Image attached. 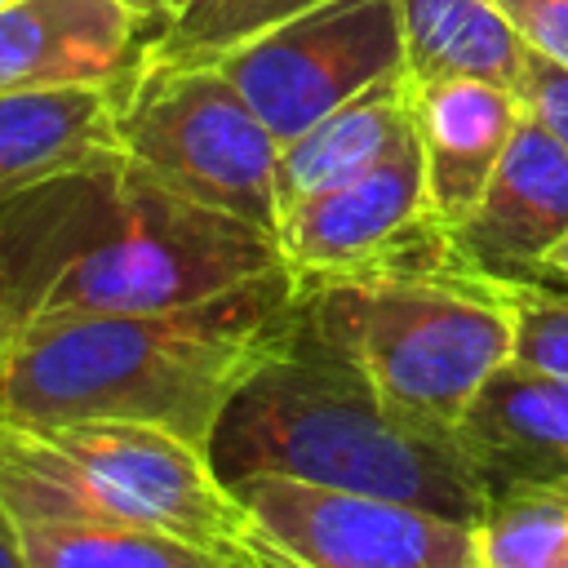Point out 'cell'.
I'll list each match as a JSON object with an SVG mask.
<instances>
[{"mask_svg": "<svg viewBox=\"0 0 568 568\" xmlns=\"http://www.w3.org/2000/svg\"><path fill=\"white\" fill-rule=\"evenodd\" d=\"M0 568H27L22 546H18V532H13V519L4 515V506H0Z\"/></svg>", "mask_w": 568, "mask_h": 568, "instance_id": "obj_24", "label": "cell"}, {"mask_svg": "<svg viewBox=\"0 0 568 568\" xmlns=\"http://www.w3.org/2000/svg\"><path fill=\"white\" fill-rule=\"evenodd\" d=\"M151 44V22L124 0H9L0 4V89L124 93Z\"/></svg>", "mask_w": 568, "mask_h": 568, "instance_id": "obj_12", "label": "cell"}, {"mask_svg": "<svg viewBox=\"0 0 568 568\" xmlns=\"http://www.w3.org/2000/svg\"><path fill=\"white\" fill-rule=\"evenodd\" d=\"M399 22L413 80L488 75L515 84L528 49L497 0H399Z\"/></svg>", "mask_w": 568, "mask_h": 568, "instance_id": "obj_17", "label": "cell"}, {"mask_svg": "<svg viewBox=\"0 0 568 568\" xmlns=\"http://www.w3.org/2000/svg\"><path fill=\"white\" fill-rule=\"evenodd\" d=\"M209 453L226 484L275 470L306 484L399 497L466 524H479L488 506L457 435L399 417L337 346L306 328L302 302L293 342L244 382Z\"/></svg>", "mask_w": 568, "mask_h": 568, "instance_id": "obj_3", "label": "cell"}, {"mask_svg": "<svg viewBox=\"0 0 568 568\" xmlns=\"http://www.w3.org/2000/svg\"><path fill=\"white\" fill-rule=\"evenodd\" d=\"M497 9L528 49L568 67V0H497Z\"/></svg>", "mask_w": 568, "mask_h": 568, "instance_id": "obj_22", "label": "cell"}, {"mask_svg": "<svg viewBox=\"0 0 568 568\" xmlns=\"http://www.w3.org/2000/svg\"><path fill=\"white\" fill-rule=\"evenodd\" d=\"M22 430L124 519L169 532L231 568H248L257 524L204 444L138 422H53Z\"/></svg>", "mask_w": 568, "mask_h": 568, "instance_id": "obj_6", "label": "cell"}, {"mask_svg": "<svg viewBox=\"0 0 568 568\" xmlns=\"http://www.w3.org/2000/svg\"><path fill=\"white\" fill-rule=\"evenodd\" d=\"M0 506L27 568H231L111 510L31 430L0 417Z\"/></svg>", "mask_w": 568, "mask_h": 568, "instance_id": "obj_10", "label": "cell"}, {"mask_svg": "<svg viewBox=\"0 0 568 568\" xmlns=\"http://www.w3.org/2000/svg\"><path fill=\"white\" fill-rule=\"evenodd\" d=\"M413 129V75L404 67L280 146V213L297 200H311L368 173L399 142H408Z\"/></svg>", "mask_w": 568, "mask_h": 568, "instance_id": "obj_15", "label": "cell"}, {"mask_svg": "<svg viewBox=\"0 0 568 568\" xmlns=\"http://www.w3.org/2000/svg\"><path fill=\"white\" fill-rule=\"evenodd\" d=\"M550 284H568V240L555 248V257H550Z\"/></svg>", "mask_w": 568, "mask_h": 568, "instance_id": "obj_26", "label": "cell"}, {"mask_svg": "<svg viewBox=\"0 0 568 568\" xmlns=\"http://www.w3.org/2000/svg\"><path fill=\"white\" fill-rule=\"evenodd\" d=\"M120 151L169 191L280 226V142L217 62H146L115 106Z\"/></svg>", "mask_w": 568, "mask_h": 568, "instance_id": "obj_5", "label": "cell"}, {"mask_svg": "<svg viewBox=\"0 0 568 568\" xmlns=\"http://www.w3.org/2000/svg\"><path fill=\"white\" fill-rule=\"evenodd\" d=\"M524 106L510 84L488 75L413 80V124L426 164V200L444 231H453L497 173Z\"/></svg>", "mask_w": 568, "mask_h": 568, "instance_id": "obj_14", "label": "cell"}, {"mask_svg": "<svg viewBox=\"0 0 568 568\" xmlns=\"http://www.w3.org/2000/svg\"><path fill=\"white\" fill-rule=\"evenodd\" d=\"M448 240L457 262L488 284H550V257L568 240V146L524 115L479 204Z\"/></svg>", "mask_w": 568, "mask_h": 568, "instance_id": "obj_11", "label": "cell"}, {"mask_svg": "<svg viewBox=\"0 0 568 568\" xmlns=\"http://www.w3.org/2000/svg\"><path fill=\"white\" fill-rule=\"evenodd\" d=\"M248 568H302V564H293L288 555H280L262 532H253V555H248Z\"/></svg>", "mask_w": 568, "mask_h": 568, "instance_id": "obj_25", "label": "cell"}, {"mask_svg": "<svg viewBox=\"0 0 568 568\" xmlns=\"http://www.w3.org/2000/svg\"><path fill=\"white\" fill-rule=\"evenodd\" d=\"M124 4H133V9H138L146 22H151V31L160 36V31L173 22V13H178L186 0H124Z\"/></svg>", "mask_w": 568, "mask_h": 568, "instance_id": "obj_23", "label": "cell"}, {"mask_svg": "<svg viewBox=\"0 0 568 568\" xmlns=\"http://www.w3.org/2000/svg\"><path fill=\"white\" fill-rule=\"evenodd\" d=\"M306 328L337 346L413 426L457 435L479 386L510 359L501 284L466 266H386L297 280Z\"/></svg>", "mask_w": 568, "mask_h": 568, "instance_id": "obj_4", "label": "cell"}, {"mask_svg": "<svg viewBox=\"0 0 568 568\" xmlns=\"http://www.w3.org/2000/svg\"><path fill=\"white\" fill-rule=\"evenodd\" d=\"M293 328L288 266L186 306L36 320L0 337V417L138 422L209 448L231 399L293 342Z\"/></svg>", "mask_w": 568, "mask_h": 568, "instance_id": "obj_2", "label": "cell"}, {"mask_svg": "<svg viewBox=\"0 0 568 568\" xmlns=\"http://www.w3.org/2000/svg\"><path fill=\"white\" fill-rule=\"evenodd\" d=\"M288 266L280 240L106 151L0 195V337L53 315L160 311Z\"/></svg>", "mask_w": 568, "mask_h": 568, "instance_id": "obj_1", "label": "cell"}, {"mask_svg": "<svg viewBox=\"0 0 568 568\" xmlns=\"http://www.w3.org/2000/svg\"><path fill=\"white\" fill-rule=\"evenodd\" d=\"M515 98L528 120H537L555 142L568 146V67L550 62L537 49H524L519 75H515Z\"/></svg>", "mask_w": 568, "mask_h": 568, "instance_id": "obj_21", "label": "cell"}, {"mask_svg": "<svg viewBox=\"0 0 568 568\" xmlns=\"http://www.w3.org/2000/svg\"><path fill=\"white\" fill-rule=\"evenodd\" d=\"M0 4H9V0H0Z\"/></svg>", "mask_w": 568, "mask_h": 568, "instance_id": "obj_27", "label": "cell"}, {"mask_svg": "<svg viewBox=\"0 0 568 568\" xmlns=\"http://www.w3.org/2000/svg\"><path fill=\"white\" fill-rule=\"evenodd\" d=\"M515 351L510 359L568 377V284H515L506 288Z\"/></svg>", "mask_w": 568, "mask_h": 568, "instance_id": "obj_20", "label": "cell"}, {"mask_svg": "<svg viewBox=\"0 0 568 568\" xmlns=\"http://www.w3.org/2000/svg\"><path fill=\"white\" fill-rule=\"evenodd\" d=\"M257 532L302 568H479L475 524L275 470L231 479Z\"/></svg>", "mask_w": 568, "mask_h": 568, "instance_id": "obj_8", "label": "cell"}, {"mask_svg": "<svg viewBox=\"0 0 568 568\" xmlns=\"http://www.w3.org/2000/svg\"><path fill=\"white\" fill-rule=\"evenodd\" d=\"M324 0H186L155 36L146 62H217L248 36Z\"/></svg>", "mask_w": 568, "mask_h": 568, "instance_id": "obj_19", "label": "cell"}, {"mask_svg": "<svg viewBox=\"0 0 568 568\" xmlns=\"http://www.w3.org/2000/svg\"><path fill=\"white\" fill-rule=\"evenodd\" d=\"M115 106L120 93L93 84L0 89V195L120 151Z\"/></svg>", "mask_w": 568, "mask_h": 568, "instance_id": "obj_16", "label": "cell"}, {"mask_svg": "<svg viewBox=\"0 0 568 568\" xmlns=\"http://www.w3.org/2000/svg\"><path fill=\"white\" fill-rule=\"evenodd\" d=\"M275 240L297 280L386 266H462L426 200L417 129L368 173L288 204Z\"/></svg>", "mask_w": 568, "mask_h": 568, "instance_id": "obj_9", "label": "cell"}, {"mask_svg": "<svg viewBox=\"0 0 568 568\" xmlns=\"http://www.w3.org/2000/svg\"><path fill=\"white\" fill-rule=\"evenodd\" d=\"M457 444L488 497H568V377L506 359L462 413Z\"/></svg>", "mask_w": 568, "mask_h": 568, "instance_id": "obj_13", "label": "cell"}, {"mask_svg": "<svg viewBox=\"0 0 568 568\" xmlns=\"http://www.w3.org/2000/svg\"><path fill=\"white\" fill-rule=\"evenodd\" d=\"M222 75L262 115L275 142L408 67L399 0H324L217 58Z\"/></svg>", "mask_w": 568, "mask_h": 568, "instance_id": "obj_7", "label": "cell"}, {"mask_svg": "<svg viewBox=\"0 0 568 568\" xmlns=\"http://www.w3.org/2000/svg\"><path fill=\"white\" fill-rule=\"evenodd\" d=\"M479 568H568V497L501 493L488 497L479 524Z\"/></svg>", "mask_w": 568, "mask_h": 568, "instance_id": "obj_18", "label": "cell"}]
</instances>
